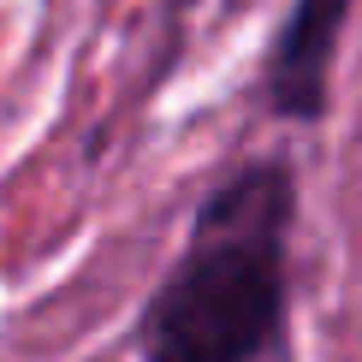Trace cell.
Wrapping results in <instances>:
<instances>
[{
  "label": "cell",
  "instance_id": "1",
  "mask_svg": "<svg viewBox=\"0 0 362 362\" xmlns=\"http://www.w3.org/2000/svg\"><path fill=\"white\" fill-rule=\"evenodd\" d=\"M297 167L244 160L202 196L190 238L137 315L143 362H279L291 321Z\"/></svg>",
  "mask_w": 362,
  "mask_h": 362
},
{
  "label": "cell",
  "instance_id": "2",
  "mask_svg": "<svg viewBox=\"0 0 362 362\" xmlns=\"http://www.w3.org/2000/svg\"><path fill=\"white\" fill-rule=\"evenodd\" d=\"M356 0H291L274 48H267V107L279 119L315 125L333 107V66H339V42L351 24Z\"/></svg>",
  "mask_w": 362,
  "mask_h": 362
}]
</instances>
